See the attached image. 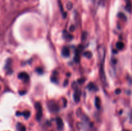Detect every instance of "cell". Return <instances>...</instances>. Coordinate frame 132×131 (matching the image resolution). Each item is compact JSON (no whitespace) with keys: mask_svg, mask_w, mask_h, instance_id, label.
<instances>
[{"mask_svg":"<svg viewBox=\"0 0 132 131\" xmlns=\"http://www.w3.org/2000/svg\"><path fill=\"white\" fill-rule=\"evenodd\" d=\"M118 16L120 18H121V19H125V20H126V16H125V15H124L123 14H122V13H119V15H118Z\"/></svg>","mask_w":132,"mask_h":131,"instance_id":"obj_19","label":"cell"},{"mask_svg":"<svg viewBox=\"0 0 132 131\" xmlns=\"http://www.w3.org/2000/svg\"><path fill=\"white\" fill-rule=\"evenodd\" d=\"M21 115H23V116L26 118V119H28V118L30 117V112L28 111V110H25V111L23 112L22 113H21L20 116Z\"/></svg>","mask_w":132,"mask_h":131,"instance_id":"obj_12","label":"cell"},{"mask_svg":"<svg viewBox=\"0 0 132 131\" xmlns=\"http://www.w3.org/2000/svg\"><path fill=\"white\" fill-rule=\"evenodd\" d=\"M80 55H81V54H80V51L77 50V51H76V54H75V57H74L75 62H79Z\"/></svg>","mask_w":132,"mask_h":131,"instance_id":"obj_10","label":"cell"},{"mask_svg":"<svg viewBox=\"0 0 132 131\" xmlns=\"http://www.w3.org/2000/svg\"><path fill=\"white\" fill-rule=\"evenodd\" d=\"M97 53L99 57V62L100 64V75L101 79L104 85H106L105 73L104 69V59H105V48L103 45H99L97 48Z\"/></svg>","mask_w":132,"mask_h":131,"instance_id":"obj_1","label":"cell"},{"mask_svg":"<svg viewBox=\"0 0 132 131\" xmlns=\"http://www.w3.org/2000/svg\"><path fill=\"white\" fill-rule=\"evenodd\" d=\"M17 128H18V131H25L26 128L24 125H23L22 123H18L17 124Z\"/></svg>","mask_w":132,"mask_h":131,"instance_id":"obj_11","label":"cell"},{"mask_svg":"<svg viewBox=\"0 0 132 131\" xmlns=\"http://www.w3.org/2000/svg\"><path fill=\"white\" fill-rule=\"evenodd\" d=\"M65 34H67V35H64V36H65V39L67 40H72V38H73V37H72V35H71L70 34H69V33H68L67 32H66V33Z\"/></svg>","mask_w":132,"mask_h":131,"instance_id":"obj_18","label":"cell"},{"mask_svg":"<svg viewBox=\"0 0 132 131\" xmlns=\"http://www.w3.org/2000/svg\"><path fill=\"white\" fill-rule=\"evenodd\" d=\"M121 92V90L120 89H117L116 90V95H119Z\"/></svg>","mask_w":132,"mask_h":131,"instance_id":"obj_20","label":"cell"},{"mask_svg":"<svg viewBox=\"0 0 132 131\" xmlns=\"http://www.w3.org/2000/svg\"><path fill=\"white\" fill-rule=\"evenodd\" d=\"M116 46H117V48L118 50H121L124 48V47H125V44H124V43L122 42H118L117 43Z\"/></svg>","mask_w":132,"mask_h":131,"instance_id":"obj_13","label":"cell"},{"mask_svg":"<svg viewBox=\"0 0 132 131\" xmlns=\"http://www.w3.org/2000/svg\"><path fill=\"white\" fill-rule=\"evenodd\" d=\"M70 31H73L74 30V26H71L70 28Z\"/></svg>","mask_w":132,"mask_h":131,"instance_id":"obj_21","label":"cell"},{"mask_svg":"<svg viewBox=\"0 0 132 131\" xmlns=\"http://www.w3.org/2000/svg\"><path fill=\"white\" fill-rule=\"evenodd\" d=\"M84 55H85V57H86L87 58H88V59H90V58L92 57V53L90 51H86V52H85V53H84Z\"/></svg>","mask_w":132,"mask_h":131,"instance_id":"obj_17","label":"cell"},{"mask_svg":"<svg viewBox=\"0 0 132 131\" xmlns=\"http://www.w3.org/2000/svg\"><path fill=\"white\" fill-rule=\"evenodd\" d=\"M62 55L64 57H68L70 55V49L68 47H64L62 50Z\"/></svg>","mask_w":132,"mask_h":131,"instance_id":"obj_9","label":"cell"},{"mask_svg":"<svg viewBox=\"0 0 132 131\" xmlns=\"http://www.w3.org/2000/svg\"><path fill=\"white\" fill-rule=\"evenodd\" d=\"M66 6H66V7H67V8L68 9V10H70L72 8V7H73V4H72L71 2H70V1H68V2H67Z\"/></svg>","mask_w":132,"mask_h":131,"instance_id":"obj_16","label":"cell"},{"mask_svg":"<svg viewBox=\"0 0 132 131\" xmlns=\"http://www.w3.org/2000/svg\"><path fill=\"white\" fill-rule=\"evenodd\" d=\"M66 85L68 84V80H65V82H64V86H65Z\"/></svg>","mask_w":132,"mask_h":131,"instance_id":"obj_22","label":"cell"},{"mask_svg":"<svg viewBox=\"0 0 132 131\" xmlns=\"http://www.w3.org/2000/svg\"><path fill=\"white\" fill-rule=\"evenodd\" d=\"M48 108L51 113H57L59 110V105L55 101H49L48 102Z\"/></svg>","mask_w":132,"mask_h":131,"instance_id":"obj_2","label":"cell"},{"mask_svg":"<svg viewBox=\"0 0 132 131\" xmlns=\"http://www.w3.org/2000/svg\"><path fill=\"white\" fill-rule=\"evenodd\" d=\"M11 65H12V60L11 59H8L6 62V64H5V69L6 70V71L7 72L8 74H11L12 73V69L11 68Z\"/></svg>","mask_w":132,"mask_h":131,"instance_id":"obj_4","label":"cell"},{"mask_svg":"<svg viewBox=\"0 0 132 131\" xmlns=\"http://www.w3.org/2000/svg\"><path fill=\"white\" fill-rule=\"evenodd\" d=\"M35 109L36 110V118L37 120L41 119V117L43 116V109L42 105L39 102H36L35 104Z\"/></svg>","mask_w":132,"mask_h":131,"instance_id":"obj_3","label":"cell"},{"mask_svg":"<svg viewBox=\"0 0 132 131\" xmlns=\"http://www.w3.org/2000/svg\"><path fill=\"white\" fill-rule=\"evenodd\" d=\"M56 122H57V127H58V128H59V130H62L63 128V125H64V124H63V120H62V119L61 118H56Z\"/></svg>","mask_w":132,"mask_h":131,"instance_id":"obj_6","label":"cell"},{"mask_svg":"<svg viewBox=\"0 0 132 131\" xmlns=\"http://www.w3.org/2000/svg\"><path fill=\"white\" fill-rule=\"evenodd\" d=\"M95 106L97 109H99L101 107V100L99 97H97L95 98Z\"/></svg>","mask_w":132,"mask_h":131,"instance_id":"obj_14","label":"cell"},{"mask_svg":"<svg viewBox=\"0 0 132 131\" xmlns=\"http://www.w3.org/2000/svg\"><path fill=\"white\" fill-rule=\"evenodd\" d=\"M88 89H90V91H92V90L94 89H95V86L94 85V83H90L88 85Z\"/></svg>","mask_w":132,"mask_h":131,"instance_id":"obj_15","label":"cell"},{"mask_svg":"<svg viewBox=\"0 0 132 131\" xmlns=\"http://www.w3.org/2000/svg\"><path fill=\"white\" fill-rule=\"evenodd\" d=\"M80 96H81V91L80 90H77L76 91V92L73 95V98H74V100L76 102H78L80 100Z\"/></svg>","mask_w":132,"mask_h":131,"instance_id":"obj_8","label":"cell"},{"mask_svg":"<svg viewBox=\"0 0 132 131\" xmlns=\"http://www.w3.org/2000/svg\"><path fill=\"white\" fill-rule=\"evenodd\" d=\"M18 78L21 80H23L24 82H28L30 79L29 75L26 72H21L18 74Z\"/></svg>","mask_w":132,"mask_h":131,"instance_id":"obj_5","label":"cell"},{"mask_svg":"<svg viewBox=\"0 0 132 131\" xmlns=\"http://www.w3.org/2000/svg\"><path fill=\"white\" fill-rule=\"evenodd\" d=\"M125 1H126V6H125V8H126V10L128 12H131L132 8L131 0H125Z\"/></svg>","mask_w":132,"mask_h":131,"instance_id":"obj_7","label":"cell"}]
</instances>
